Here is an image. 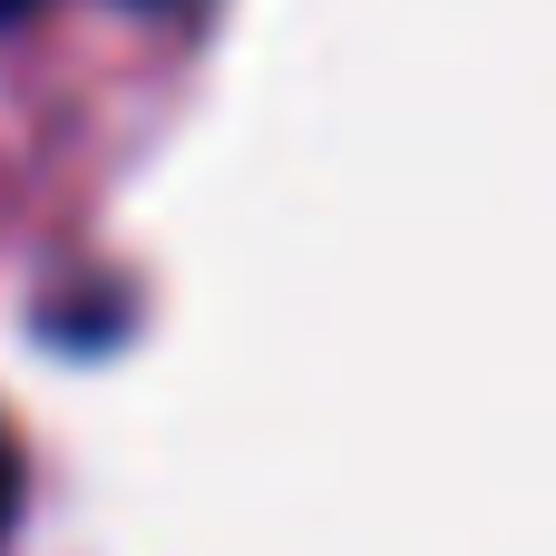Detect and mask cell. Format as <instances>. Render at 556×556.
Instances as JSON below:
<instances>
[{
    "instance_id": "3957f363",
    "label": "cell",
    "mask_w": 556,
    "mask_h": 556,
    "mask_svg": "<svg viewBox=\"0 0 556 556\" xmlns=\"http://www.w3.org/2000/svg\"><path fill=\"white\" fill-rule=\"evenodd\" d=\"M0 10H29V0H0Z\"/></svg>"
},
{
    "instance_id": "7a4b0ae2",
    "label": "cell",
    "mask_w": 556,
    "mask_h": 556,
    "mask_svg": "<svg viewBox=\"0 0 556 556\" xmlns=\"http://www.w3.org/2000/svg\"><path fill=\"white\" fill-rule=\"evenodd\" d=\"M147 10H186V0H147Z\"/></svg>"
},
{
    "instance_id": "6da1fadb",
    "label": "cell",
    "mask_w": 556,
    "mask_h": 556,
    "mask_svg": "<svg viewBox=\"0 0 556 556\" xmlns=\"http://www.w3.org/2000/svg\"><path fill=\"white\" fill-rule=\"evenodd\" d=\"M10 518H20V440L0 420V538H10Z\"/></svg>"
}]
</instances>
